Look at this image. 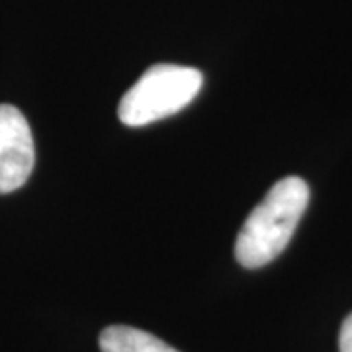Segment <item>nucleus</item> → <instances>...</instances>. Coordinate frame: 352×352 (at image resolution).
Returning <instances> with one entry per match:
<instances>
[{
  "instance_id": "nucleus-3",
  "label": "nucleus",
  "mask_w": 352,
  "mask_h": 352,
  "mask_svg": "<svg viewBox=\"0 0 352 352\" xmlns=\"http://www.w3.org/2000/svg\"><path fill=\"white\" fill-rule=\"evenodd\" d=\"M36 163V147L24 113L0 104V194L22 188Z\"/></svg>"
},
{
  "instance_id": "nucleus-1",
  "label": "nucleus",
  "mask_w": 352,
  "mask_h": 352,
  "mask_svg": "<svg viewBox=\"0 0 352 352\" xmlns=\"http://www.w3.org/2000/svg\"><path fill=\"white\" fill-rule=\"evenodd\" d=\"M309 204V186L300 176L278 180L241 227L235 256L245 268L272 263L288 247Z\"/></svg>"
},
{
  "instance_id": "nucleus-5",
  "label": "nucleus",
  "mask_w": 352,
  "mask_h": 352,
  "mask_svg": "<svg viewBox=\"0 0 352 352\" xmlns=\"http://www.w3.org/2000/svg\"><path fill=\"white\" fill-rule=\"evenodd\" d=\"M339 351L352 352V314L344 319L339 335Z\"/></svg>"
},
{
  "instance_id": "nucleus-2",
  "label": "nucleus",
  "mask_w": 352,
  "mask_h": 352,
  "mask_svg": "<svg viewBox=\"0 0 352 352\" xmlns=\"http://www.w3.org/2000/svg\"><path fill=\"white\" fill-rule=\"evenodd\" d=\"M204 76L194 67L153 65L127 90L118 106V118L129 127H141L180 112L200 92Z\"/></svg>"
},
{
  "instance_id": "nucleus-4",
  "label": "nucleus",
  "mask_w": 352,
  "mask_h": 352,
  "mask_svg": "<svg viewBox=\"0 0 352 352\" xmlns=\"http://www.w3.org/2000/svg\"><path fill=\"white\" fill-rule=\"evenodd\" d=\"M102 352H178L147 331L127 325L106 327L100 335Z\"/></svg>"
}]
</instances>
